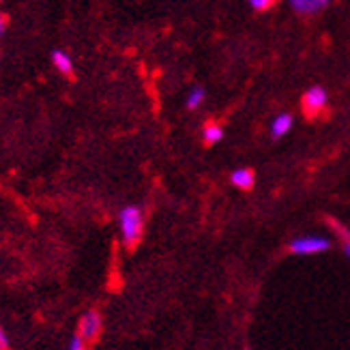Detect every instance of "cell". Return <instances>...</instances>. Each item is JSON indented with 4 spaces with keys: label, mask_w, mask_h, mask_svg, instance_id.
<instances>
[{
    "label": "cell",
    "mask_w": 350,
    "mask_h": 350,
    "mask_svg": "<svg viewBox=\"0 0 350 350\" xmlns=\"http://www.w3.org/2000/svg\"><path fill=\"white\" fill-rule=\"evenodd\" d=\"M118 226H120V239L127 247H135L142 239V230H144V215L142 208L129 204L123 206L118 213Z\"/></svg>",
    "instance_id": "6da1fadb"
},
{
    "label": "cell",
    "mask_w": 350,
    "mask_h": 350,
    "mask_svg": "<svg viewBox=\"0 0 350 350\" xmlns=\"http://www.w3.org/2000/svg\"><path fill=\"white\" fill-rule=\"evenodd\" d=\"M327 108V90L323 86H312L301 99V110L308 118H316Z\"/></svg>",
    "instance_id": "7a4b0ae2"
},
{
    "label": "cell",
    "mask_w": 350,
    "mask_h": 350,
    "mask_svg": "<svg viewBox=\"0 0 350 350\" xmlns=\"http://www.w3.org/2000/svg\"><path fill=\"white\" fill-rule=\"evenodd\" d=\"M331 247V241L325 237H299L291 243V252L295 254H321Z\"/></svg>",
    "instance_id": "3957f363"
},
{
    "label": "cell",
    "mask_w": 350,
    "mask_h": 350,
    "mask_svg": "<svg viewBox=\"0 0 350 350\" xmlns=\"http://www.w3.org/2000/svg\"><path fill=\"white\" fill-rule=\"evenodd\" d=\"M99 333H101V314L97 310H86L80 318L78 336L86 342V340H95Z\"/></svg>",
    "instance_id": "277c9868"
},
{
    "label": "cell",
    "mask_w": 350,
    "mask_h": 350,
    "mask_svg": "<svg viewBox=\"0 0 350 350\" xmlns=\"http://www.w3.org/2000/svg\"><path fill=\"white\" fill-rule=\"evenodd\" d=\"M230 180H232V185H234V187L247 191V189L254 187V170H250V168H239V170L232 172Z\"/></svg>",
    "instance_id": "5b68a950"
},
{
    "label": "cell",
    "mask_w": 350,
    "mask_h": 350,
    "mask_svg": "<svg viewBox=\"0 0 350 350\" xmlns=\"http://www.w3.org/2000/svg\"><path fill=\"white\" fill-rule=\"evenodd\" d=\"M52 63H54V67L63 73V75H73V60H71V56L67 54V52H63V50H54V54H52Z\"/></svg>",
    "instance_id": "8992f818"
},
{
    "label": "cell",
    "mask_w": 350,
    "mask_h": 350,
    "mask_svg": "<svg viewBox=\"0 0 350 350\" xmlns=\"http://www.w3.org/2000/svg\"><path fill=\"white\" fill-rule=\"evenodd\" d=\"M291 127H293V116L291 114H280L271 125V135H273V138H282V135H286L288 131H291Z\"/></svg>",
    "instance_id": "52a82bcc"
},
{
    "label": "cell",
    "mask_w": 350,
    "mask_h": 350,
    "mask_svg": "<svg viewBox=\"0 0 350 350\" xmlns=\"http://www.w3.org/2000/svg\"><path fill=\"white\" fill-rule=\"evenodd\" d=\"M202 138H204L206 144H217L224 138L221 125H217V123H206L204 129H202Z\"/></svg>",
    "instance_id": "ba28073f"
},
{
    "label": "cell",
    "mask_w": 350,
    "mask_h": 350,
    "mask_svg": "<svg viewBox=\"0 0 350 350\" xmlns=\"http://www.w3.org/2000/svg\"><path fill=\"white\" fill-rule=\"evenodd\" d=\"M288 3H291V7L299 15H312L316 11H321V7H318L316 0H288Z\"/></svg>",
    "instance_id": "9c48e42d"
},
{
    "label": "cell",
    "mask_w": 350,
    "mask_h": 350,
    "mask_svg": "<svg viewBox=\"0 0 350 350\" xmlns=\"http://www.w3.org/2000/svg\"><path fill=\"white\" fill-rule=\"evenodd\" d=\"M206 93H204V88L202 86H196L191 93L187 95V110H196L198 105H200L204 101Z\"/></svg>",
    "instance_id": "30bf717a"
},
{
    "label": "cell",
    "mask_w": 350,
    "mask_h": 350,
    "mask_svg": "<svg viewBox=\"0 0 350 350\" xmlns=\"http://www.w3.org/2000/svg\"><path fill=\"white\" fill-rule=\"evenodd\" d=\"M331 226H333V228H338V230H340V234H342V239H344V252H346V256L350 258V232L346 230V228H342L338 221H333V219H331Z\"/></svg>",
    "instance_id": "8fae6325"
},
{
    "label": "cell",
    "mask_w": 350,
    "mask_h": 350,
    "mask_svg": "<svg viewBox=\"0 0 350 350\" xmlns=\"http://www.w3.org/2000/svg\"><path fill=\"white\" fill-rule=\"evenodd\" d=\"M275 3H278V0H250V5L256 11H267V9H271Z\"/></svg>",
    "instance_id": "7c38bea8"
},
{
    "label": "cell",
    "mask_w": 350,
    "mask_h": 350,
    "mask_svg": "<svg viewBox=\"0 0 350 350\" xmlns=\"http://www.w3.org/2000/svg\"><path fill=\"white\" fill-rule=\"evenodd\" d=\"M67 350H86V346H84V340L75 333V336L69 340V346H67Z\"/></svg>",
    "instance_id": "4fadbf2b"
},
{
    "label": "cell",
    "mask_w": 350,
    "mask_h": 350,
    "mask_svg": "<svg viewBox=\"0 0 350 350\" xmlns=\"http://www.w3.org/2000/svg\"><path fill=\"white\" fill-rule=\"evenodd\" d=\"M0 350H9V336L3 329V325H0Z\"/></svg>",
    "instance_id": "5bb4252c"
},
{
    "label": "cell",
    "mask_w": 350,
    "mask_h": 350,
    "mask_svg": "<svg viewBox=\"0 0 350 350\" xmlns=\"http://www.w3.org/2000/svg\"><path fill=\"white\" fill-rule=\"evenodd\" d=\"M7 26H9V15L7 13H0V35L7 33Z\"/></svg>",
    "instance_id": "9a60e30c"
},
{
    "label": "cell",
    "mask_w": 350,
    "mask_h": 350,
    "mask_svg": "<svg viewBox=\"0 0 350 350\" xmlns=\"http://www.w3.org/2000/svg\"><path fill=\"white\" fill-rule=\"evenodd\" d=\"M316 3H318V7H321V9H323V7H327V5L331 3V0H316Z\"/></svg>",
    "instance_id": "2e32d148"
}]
</instances>
